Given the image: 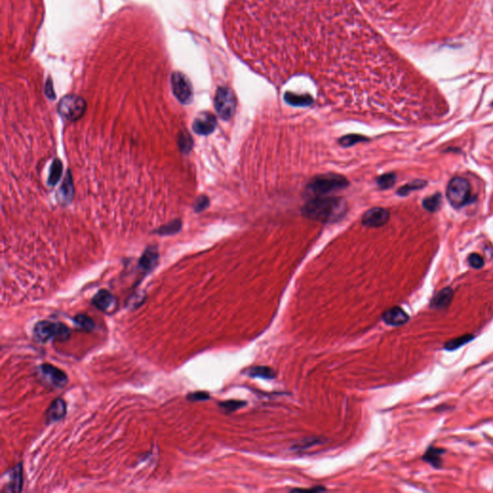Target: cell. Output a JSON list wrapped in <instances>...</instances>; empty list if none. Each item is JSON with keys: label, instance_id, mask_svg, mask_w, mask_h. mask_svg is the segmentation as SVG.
Instances as JSON below:
<instances>
[{"label": "cell", "instance_id": "9c48e42d", "mask_svg": "<svg viewBox=\"0 0 493 493\" xmlns=\"http://www.w3.org/2000/svg\"><path fill=\"white\" fill-rule=\"evenodd\" d=\"M39 377L46 384L53 387H64L69 381L68 376L64 371L48 363L41 364L39 367Z\"/></svg>", "mask_w": 493, "mask_h": 493}, {"label": "cell", "instance_id": "484cf974", "mask_svg": "<svg viewBox=\"0 0 493 493\" xmlns=\"http://www.w3.org/2000/svg\"><path fill=\"white\" fill-rule=\"evenodd\" d=\"M440 200H441L440 195L436 194V195H434L432 197L425 198L423 200V205L427 210H429L431 212H434L438 208V206L440 204Z\"/></svg>", "mask_w": 493, "mask_h": 493}, {"label": "cell", "instance_id": "277c9868", "mask_svg": "<svg viewBox=\"0 0 493 493\" xmlns=\"http://www.w3.org/2000/svg\"><path fill=\"white\" fill-rule=\"evenodd\" d=\"M71 336L70 329L61 323H52L49 321L38 322L33 329V337L39 343H46L50 339H59L65 341Z\"/></svg>", "mask_w": 493, "mask_h": 493}, {"label": "cell", "instance_id": "30bf717a", "mask_svg": "<svg viewBox=\"0 0 493 493\" xmlns=\"http://www.w3.org/2000/svg\"><path fill=\"white\" fill-rule=\"evenodd\" d=\"M217 125L215 116L208 112H202L197 115L193 122V130L198 135L211 134Z\"/></svg>", "mask_w": 493, "mask_h": 493}, {"label": "cell", "instance_id": "4dcf8cb0", "mask_svg": "<svg viewBox=\"0 0 493 493\" xmlns=\"http://www.w3.org/2000/svg\"><path fill=\"white\" fill-rule=\"evenodd\" d=\"M179 146L183 152H189L193 146V141L189 134H181L179 138Z\"/></svg>", "mask_w": 493, "mask_h": 493}, {"label": "cell", "instance_id": "cb8c5ba5", "mask_svg": "<svg viewBox=\"0 0 493 493\" xmlns=\"http://www.w3.org/2000/svg\"><path fill=\"white\" fill-rule=\"evenodd\" d=\"M76 326L79 328L87 331V332H92L95 328V323L94 321L87 315L84 314H78L73 319Z\"/></svg>", "mask_w": 493, "mask_h": 493}, {"label": "cell", "instance_id": "7c38bea8", "mask_svg": "<svg viewBox=\"0 0 493 493\" xmlns=\"http://www.w3.org/2000/svg\"><path fill=\"white\" fill-rule=\"evenodd\" d=\"M381 318L385 324H387L389 326H394V327L402 326V325L406 324L410 319L408 313L403 308H401L399 306H394V307L389 308L388 310H386L382 314Z\"/></svg>", "mask_w": 493, "mask_h": 493}, {"label": "cell", "instance_id": "5bb4252c", "mask_svg": "<svg viewBox=\"0 0 493 493\" xmlns=\"http://www.w3.org/2000/svg\"><path fill=\"white\" fill-rule=\"evenodd\" d=\"M93 304L101 311L107 312L116 305V299L114 296L107 290L99 291L95 297L93 298Z\"/></svg>", "mask_w": 493, "mask_h": 493}, {"label": "cell", "instance_id": "f1b7e54d", "mask_svg": "<svg viewBox=\"0 0 493 493\" xmlns=\"http://www.w3.org/2000/svg\"><path fill=\"white\" fill-rule=\"evenodd\" d=\"M244 405H246V403L244 402H240V401H227V402H223L221 404H219L220 408L224 411H226L227 413H231V412H235L237 411L238 409H240L241 407H243Z\"/></svg>", "mask_w": 493, "mask_h": 493}, {"label": "cell", "instance_id": "603a6c76", "mask_svg": "<svg viewBox=\"0 0 493 493\" xmlns=\"http://www.w3.org/2000/svg\"><path fill=\"white\" fill-rule=\"evenodd\" d=\"M473 338H474V335H461L459 337H456V338L451 339L450 341L447 342L445 344L444 348L448 351H454V350L460 348L461 346L467 344L468 342L471 341Z\"/></svg>", "mask_w": 493, "mask_h": 493}, {"label": "cell", "instance_id": "8992f818", "mask_svg": "<svg viewBox=\"0 0 493 493\" xmlns=\"http://www.w3.org/2000/svg\"><path fill=\"white\" fill-rule=\"evenodd\" d=\"M214 105L221 118L230 119L236 110V99L233 92L227 87H220L215 95Z\"/></svg>", "mask_w": 493, "mask_h": 493}, {"label": "cell", "instance_id": "8fae6325", "mask_svg": "<svg viewBox=\"0 0 493 493\" xmlns=\"http://www.w3.org/2000/svg\"><path fill=\"white\" fill-rule=\"evenodd\" d=\"M389 212L381 207H375L366 211L362 216V224L368 228H379L389 220Z\"/></svg>", "mask_w": 493, "mask_h": 493}, {"label": "cell", "instance_id": "ac0fdd59", "mask_svg": "<svg viewBox=\"0 0 493 493\" xmlns=\"http://www.w3.org/2000/svg\"><path fill=\"white\" fill-rule=\"evenodd\" d=\"M445 451L440 448H435V447H430L425 455L423 456V459L429 463H431L433 466L438 468L441 466L442 460H441V455Z\"/></svg>", "mask_w": 493, "mask_h": 493}, {"label": "cell", "instance_id": "2e32d148", "mask_svg": "<svg viewBox=\"0 0 493 493\" xmlns=\"http://www.w3.org/2000/svg\"><path fill=\"white\" fill-rule=\"evenodd\" d=\"M453 297L454 291L451 288H444L432 300L431 306L436 309L446 308L452 302Z\"/></svg>", "mask_w": 493, "mask_h": 493}, {"label": "cell", "instance_id": "7402d4cb", "mask_svg": "<svg viewBox=\"0 0 493 493\" xmlns=\"http://www.w3.org/2000/svg\"><path fill=\"white\" fill-rule=\"evenodd\" d=\"M249 376L254 378H263V379H275L276 373L273 369L267 366H256L253 367L248 372Z\"/></svg>", "mask_w": 493, "mask_h": 493}, {"label": "cell", "instance_id": "44dd1931", "mask_svg": "<svg viewBox=\"0 0 493 493\" xmlns=\"http://www.w3.org/2000/svg\"><path fill=\"white\" fill-rule=\"evenodd\" d=\"M158 260V255L157 252L154 249H148L145 253V255L142 256V259L140 261L141 267L146 270L150 271L153 269Z\"/></svg>", "mask_w": 493, "mask_h": 493}, {"label": "cell", "instance_id": "4316f807", "mask_svg": "<svg viewBox=\"0 0 493 493\" xmlns=\"http://www.w3.org/2000/svg\"><path fill=\"white\" fill-rule=\"evenodd\" d=\"M362 141H367V138L364 136H361V135L352 134V135H347V136L342 137L341 139L339 140V144L343 147H351V146H354L355 144H357Z\"/></svg>", "mask_w": 493, "mask_h": 493}, {"label": "cell", "instance_id": "d6a6232c", "mask_svg": "<svg viewBox=\"0 0 493 493\" xmlns=\"http://www.w3.org/2000/svg\"><path fill=\"white\" fill-rule=\"evenodd\" d=\"M208 205H209V199H208V197H205V196H201L196 201L195 210L197 212H200V211L204 210Z\"/></svg>", "mask_w": 493, "mask_h": 493}, {"label": "cell", "instance_id": "d4e9b609", "mask_svg": "<svg viewBox=\"0 0 493 493\" xmlns=\"http://www.w3.org/2000/svg\"><path fill=\"white\" fill-rule=\"evenodd\" d=\"M396 182V176L394 174H385L380 176L377 179L378 186L381 190H386L391 188Z\"/></svg>", "mask_w": 493, "mask_h": 493}, {"label": "cell", "instance_id": "836d02e7", "mask_svg": "<svg viewBox=\"0 0 493 493\" xmlns=\"http://www.w3.org/2000/svg\"><path fill=\"white\" fill-rule=\"evenodd\" d=\"M179 228H180V225H178V222H174L173 224L169 225V227L161 228V229L166 230V231H165V233L169 234V233H174V232L178 231V229H179Z\"/></svg>", "mask_w": 493, "mask_h": 493}, {"label": "cell", "instance_id": "7a4b0ae2", "mask_svg": "<svg viewBox=\"0 0 493 493\" xmlns=\"http://www.w3.org/2000/svg\"><path fill=\"white\" fill-rule=\"evenodd\" d=\"M347 211V203L340 197H311L303 208L302 214L305 218L322 222L335 223L341 220Z\"/></svg>", "mask_w": 493, "mask_h": 493}, {"label": "cell", "instance_id": "f546056e", "mask_svg": "<svg viewBox=\"0 0 493 493\" xmlns=\"http://www.w3.org/2000/svg\"><path fill=\"white\" fill-rule=\"evenodd\" d=\"M210 398L209 394L207 392L203 391H197V392H193L190 393L187 396V400L191 402H199V401H205Z\"/></svg>", "mask_w": 493, "mask_h": 493}, {"label": "cell", "instance_id": "4fadbf2b", "mask_svg": "<svg viewBox=\"0 0 493 493\" xmlns=\"http://www.w3.org/2000/svg\"><path fill=\"white\" fill-rule=\"evenodd\" d=\"M67 414V406L66 403L63 399H56L51 403L49 408L47 409L45 413V420L46 422L53 423V422H58L65 417Z\"/></svg>", "mask_w": 493, "mask_h": 493}, {"label": "cell", "instance_id": "5b68a950", "mask_svg": "<svg viewBox=\"0 0 493 493\" xmlns=\"http://www.w3.org/2000/svg\"><path fill=\"white\" fill-rule=\"evenodd\" d=\"M446 195L451 205L459 208L469 201L470 185L466 179L456 177L449 182Z\"/></svg>", "mask_w": 493, "mask_h": 493}, {"label": "cell", "instance_id": "ba28073f", "mask_svg": "<svg viewBox=\"0 0 493 493\" xmlns=\"http://www.w3.org/2000/svg\"><path fill=\"white\" fill-rule=\"evenodd\" d=\"M172 88L176 98L183 104H189L193 100V88L189 79L181 73L172 76Z\"/></svg>", "mask_w": 493, "mask_h": 493}, {"label": "cell", "instance_id": "3957f363", "mask_svg": "<svg viewBox=\"0 0 493 493\" xmlns=\"http://www.w3.org/2000/svg\"><path fill=\"white\" fill-rule=\"evenodd\" d=\"M349 185L345 177L336 174H326L314 177L307 185L305 193L311 197H322L332 192L344 189Z\"/></svg>", "mask_w": 493, "mask_h": 493}, {"label": "cell", "instance_id": "e0dca14e", "mask_svg": "<svg viewBox=\"0 0 493 493\" xmlns=\"http://www.w3.org/2000/svg\"><path fill=\"white\" fill-rule=\"evenodd\" d=\"M284 100L289 105L298 107L309 106L314 102L313 98L310 95H298L294 93H286L284 95Z\"/></svg>", "mask_w": 493, "mask_h": 493}, {"label": "cell", "instance_id": "1f68e13d", "mask_svg": "<svg viewBox=\"0 0 493 493\" xmlns=\"http://www.w3.org/2000/svg\"><path fill=\"white\" fill-rule=\"evenodd\" d=\"M468 261H469V264L471 265V267H473L475 269H480V268H482L484 266V264H485L484 259L482 258V256H479V255H477V254L470 255Z\"/></svg>", "mask_w": 493, "mask_h": 493}, {"label": "cell", "instance_id": "d6986e66", "mask_svg": "<svg viewBox=\"0 0 493 493\" xmlns=\"http://www.w3.org/2000/svg\"><path fill=\"white\" fill-rule=\"evenodd\" d=\"M62 172H63V165L61 161L59 159H55L50 168L47 183L50 186H55L61 179Z\"/></svg>", "mask_w": 493, "mask_h": 493}, {"label": "cell", "instance_id": "52a82bcc", "mask_svg": "<svg viewBox=\"0 0 493 493\" xmlns=\"http://www.w3.org/2000/svg\"><path fill=\"white\" fill-rule=\"evenodd\" d=\"M86 111L85 100L76 95H68L64 97L58 105V112L68 120L79 119Z\"/></svg>", "mask_w": 493, "mask_h": 493}, {"label": "cell", "instance_id": "83f0119b", "mask_svg": "<svg viewBox=\"0 0 493 493\" xmlns=\"http://www.w3.org/2000/svg\"><path fill=\"white\" fill-rule=\"evenodd\" d=\"M425 185H426V182L423 181V180L413 181V182L408 183L405 186L401 187L399 189V191H398V195H400V196H407V195H409L411 192H413L414 190H419L423 188Z\"/></svg>", "mask_w": 493, "mask_h": 493}, {"label": "cell", "instance_id": "6da1fadb", "mask_svg": "<svg viewBox=\"0 0 493 493\" xmlns=\"http://www.w3.org/2000/svg\"><path fill=\"white\" fill-rule=\"evenodd\" d=\"M239 59L274 81L306 76L352 99L414 103L423 85L353 0H231Z\"/></svg>", "mask_w": 493, "mask_h": 493}, {"label": "cell", "instance_id": "ffe728a7", "mask_svg": "<svg viewBox=\"0 0 493 493\" xmlns=\"http://www.w3.org/2000/svg\"><path fill=\"white\" fill-rule=\"evenodd\" d=\"M73 194H74L73 180H72V177H71L70 173H68V175L63 182V185L61 186V189L59 192V197L61 198V200L63 202H69L73 197Z\"/></svg>", "mask_w": 493, "mask_h": 493}, {"label": "cell", "instance_id": "9a60e30c", "mask_svg": "<svg viewBox=\"0 0 493 493\" xmlns=\"http://www.w3.org/2000/svg\"><path fill=\"white\" fill-rule=\"evenodd\" d=\"M22 467L21 464H18L9 472V484H7V492L18 493L21 491L22 488Z\"/></svg>", "mask_w": 493, "mask_h": 493}]
</instances>
